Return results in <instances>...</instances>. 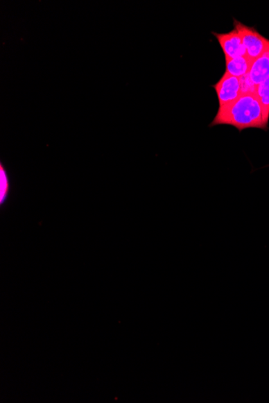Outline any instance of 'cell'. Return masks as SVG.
Wrapping results in <instances>:
<instances>
[{"instance_id":"obj_1","label":"cell","mask_w":269,"mask_h":403,"mask_svg":"<svg viewBox=\"0 0 269 403\" xmlns=\"http://www.w3.org/2000/svg\"><path fill=\"white\" fill-rule=\"evenodd\" d=\"M228 125L236 128L238 132L249 128L268 130L263 122V110L260 101L256 94H243L235 102L218 108L215 119L209 127Z\"/></svg>"},{"instance_id":"obj_2","label":"cell","mask_w":269,"mask_h":403,"mask_svg":"<svg viewBox=\"0 0 269 403\" xmlns=\"http://www.w3.org/2000/svg\"><path fill=\"white\" fill-rule=\"evenodd\" d=\"M234 28L241 37L247 56L252 60L262 56L269 50V40L258 32L256 27H249L234 18Z\"/></svg>"},{"instance_id":"obj_3","label":"cell","mask_w":269,"mask_h":403,"mask_svg":"<svg viewBox=\"0 0 269 403\" xmlns=\"http://www.w3.org/2000/svg\"><path fill=\"white\" fill-rule=\"evenodd\" d=\"M216 89L219 108L226 107L241 96V79L224 73L218 82L212 85Z\"/></svg>"},{"instance_id":"obj_4","label":"cell","mask_w":269,"mask_h":403,"mask_svg":"<svg viewBox=\"0 0 269 403\" xmlns=\"http://www.w3.org/2000/svg\"><path fill=\"white\" fill-rule=\"evenodd\" d=\"M212 34L220 45L225 58L233 59L247 56L245 47L236 29L234 28L227 33L212 32Z\"/></svg>"},{"instance_id":"obj_5","label":"cell","mask_w":269,"mask_h":403,"mask_svg":"<svg viewBox=\"0 0 269 403\" xmlns=\"http://www.w3.org/2000/svg\"><path fill=\"white\" fill-rule=\"evenodd\" d=\"M248 76L257 87L269 78V50L261 57L253 60Z\"/></svg>"},{"instance_id":"obj_6","label":"cell","mask_w":269,"mask_h":403,"mask_svg":"<svg viewBox=\"0 0 269 403\" xmlns=\"http://www.w3.org/2000/svg\"><path fill=\"white\" fill-rule=\"evenodd\" d=\"M225 60L226 73L238 78L245 76L250 71L253 62V60L248 56Z\"/></svg>"},{"instance_id":"obj_7","label":"cell","mask_w":269,"mask_h":403,"mask_svg":"<svg viewBox=\"0 0 269 403\" xmlns=\"http://www.w3.org/2000/svg\"><path fill=\"white\" fill-rule=\"evenodd\" d=\"M257 97L260 101L262 110L263 122L268 126L269 122V78L263 80L262 83L257 85Z\"/></svg>"},{"instance_id":"obj_8","label":"cell","mask_w":269,"mask_h":403,"mask_svg":"<svg viewBox=\"0 0 269 403\" xmlns=\"http://www.w3.org/2000/svg\"><path fill=\"white\" fill-rule=\"evenodd\" d=\"M12 185L7 170L3 167V163L0 164V205H3L8 200Z\"/></svg>"}]
</instances>
